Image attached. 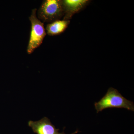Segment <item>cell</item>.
Wrapping results in <instances>:
<instances>
[{"label":"cell","instance_id":"obj_1","mask_svg":"<svg viewBox=\"0 0 134 134\" xmlns=\"http://www.w3.org/2000/svg\"><path fill=\"white\" fill-rule=\"evenodd\" d=\"M97 113L108 108H124L134 111L133 102L127 100L113 88L108 89L107 93L99 101L94 104Z\"/></svg>","mask_w":134,"mask_h":134},{"label":"cell","instance_id":"obj_2","mask_svg":"<svg viewBox=\"0 0 134 134\" xmlns=\"http://www.w3.org/2000/svg\"><path fill=\"white\" fill-rule=\"evenodd\" d=\"M37 9L32 10L29 19L31 24L30 38L27 48L28 54H31L36 48L39 47L43 43L46 35L44 23L38 18L36 15Z\"/></svg>","mask_w":134,"mask_h":134},{"label":"cell","instance_id":"obj_3","mask_svg":"<svg viewBox=\"0 0 134 134\" xmlns=\"http://www.w3.org/2000/svg\"><path fill=\"white\" fill-rule=\"evenodd\" d=\"M62 1H43L37 12V17L42 23H51L64 16Z\"/></svg>","mask_w":134,"mask_h":134},{"label":"cell","instance_id":"obj_4","mask_svg":"<svg viewBox=\"0 0 134 134\" xmlns=\"http://www.w3.org/2000/svg\"><path fill=\"white\" fill-rule=\"evenodd\" d=\"M28 125L31 128L33 132L37 134H66L64 132H59V129H57L47 117H43L38 121H29ZM78 132L77 130L70 134H76Z\"/></svg>","mask_w":134,"mask_h":134},{"label":"cell","instance_id":"obj_5","mask_svg":"<svg viewBox=\"0 0 134 134\" xmlns=\"http://www.w3.org/2000/svg\"><path fill=\"white\" fill-rule=\"evenodd\" d=\"M89 2L88 0L62 1L64 12L63 20L69 21L75 14L85 7Z\"/></svg>","mask_w":134,"mask_h":134},{"label":"cell","instance_id":"obj_6","mask_svg":"<svg viewBox=\"0 0 134 134\" xmlns=\"http://www.w3.org/2000/svg\"><path fill=\"white\" fill-rule=\"evenodd\" d=\"M70 22V21L58 20L48 24L46 26L47 33L50 36L60 35L66 30Z\"/></svg>","mask_w":134,"mask_h":134}]
</instances>
